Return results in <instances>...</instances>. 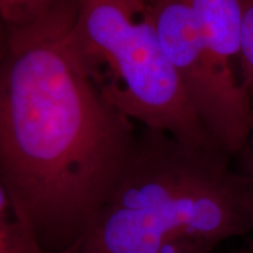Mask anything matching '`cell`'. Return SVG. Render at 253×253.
Here are the masks:
<instances>
[{
  "instance_id": "cell-6",
  "label": "cell",
  "mask_w": 253,
  "mask_h": 253,
  "mask_svg": "<svg viewBox=\"0 0 253 253\" xmlns=\"http://www.w3.org/2000/svg\"><path fill=\"white\" fill-rule=\"evenodd\" d=\"M207 45L226 67L238 61L244 0H186ZM235 71V69H233Z\"/></svg>"
},
{
  "instance_id": "cell-3",
  "label": "cell",
  "mask_w": 253,
  "mask_h": 253,
  "mask_svg": "<svg viewBox=\"0 0 253 253\" xmlns=\"http://www.w3.org/2000/svg\"><path fill=\"white\" fill-rule=\"evenodd\" d=\"M67 40L103 96L132 121L220 150L186 99L145 0H78Z\"/></svg>"
},
{
  "instance_id": "cell-13",
  "label": "cell",
  "mask_w": 253,
  "mask_h": 253,
  "mask_svg": "<svg viewBox=\"0 0 253 253\" xmlns=\"http://www.w3.org/2000/svg\"><path fill=\"white\" fill-rule=\"evenodd\" d=\"M252 134H253V131H252Z\"/></svg>"
},
{
  "instance_id": "cell-12",
  "label": "cell",
  "mask_w": 253,
  "mask_h": 253,
  "mask_svg": "<svg viewBox=\"0 0 253 253\" xmlns=\"http://www.w3.org/2000/svg\"><path fill=\"white\" fill-rule=\"evenodd\" d=\"M252 131H253V116H252Z\"/></svg>"
},
{
  "instance_id": "cell-11",
  "label": "cell",
  "mask_w": 253,
  "mask_h": 253,
  "mask_svg": "<svg viewBox=\"0 0 253 253\" xmlns=\"http://www.w3.org/2000/svg\"><path fill=\"white\" fill-rule=\"evenodd\" d=\"M145 1H147V4H149V2L151 1V0H145Z\"/></svg>"
},
{
  "instance_id": "cell-7",
  "label": "cell",
  "mask_w": 253,
  "mask_h": 253,
  "mask_svg": "<svg viewBox=\"0 0 253 253\" xmlns=\"http://www.w3.org/2000/svg\"><path fill=\"white\" fill-rule=\"evenodd\" d=\"M0 253H41V250L18 218L7 192L0 183Z\"/></svg>"
},
{
  "instance_id": "cell-9",
  "label": "cell",
  "mask_w": 253,
  "mask_h": 253,
  "mask_svg": "<svg viewBox=\"0 0 253 253\" xmlns=\"http://www.w3.org/2000/svg\"><path fill=\"white\" fill-rule=\"evenodd\" d=\"M210 253H253V244H250L245 248H240V249H236V250H231V251H226V252H210Z\"/></svg>"
},
{
  "instance_id": "cell-2",
  "label": "cell",
  "mask_w": 253,
  "mask_h": 253,
  "mask_svg": "<svg viewBox=\"0 0 253 253\" xmlns=\"http://www.w3.org/2000/svg\"><path fill=\"white\" fill-rule=\"evenodd\" d=\"M142 128L130 164L67 253H210L253 232V162Z\"/></svg>"
},
{
  "instance_id": "cell-8",
  "label": "cell",
  "mask_w": 253,
  "mask_h": 253,
  "mask_svg": "<svg viewBox=\"0 0 253 253\" xmlns=\"http://www.w3.org/2000/svg\"><path fill=\"white\" fill-rule=\"evenodd\" d=\"M240 84L253 99V0H244V17H243L242 36L239 50Z\"/></svg>"
},
{
  "instance_id": "cell-5",
  "label": "cell",
  "mask_w": 253,
  "mask_h": 253,
  "mask_svg": "<svg viewBox=\"0 0 253 253\" xmlns=\"http://www.w3.org/2000/svg\"><path fill=\"white\" fill-rule=\"evenodd\" d=\"M77 12L78 0H0V25L17 36H63Z\"/></svg>"
},
{
  "instance_id": "cell-4",
  "label": "cell",
  "mask_w": 253,
  "mask_h": 253,
  "mask_svg": "<svg viewBox=\"0 0 253 253\" xmlns=\"http://www.w3.org/2000/svg\"><path fill=\"white\" fill-rule=\"evenodd\" d=\"M164 52L199 121L224 153H243L252 135L253 106L237 79L207 45L186 0L148 4Z\"/></svg>"
},
{
  "instance_id": "cell-10",
  "label": "cell",
  "mask_w": 253,
  "mask_h": 253,
  "mask_svg": "<svg viewBox=\"0 0 253 253\" xmlns=\"http://www.w3.org/2000/svg\"><path fill=\"white\" fill-rule=\"evenodd\" d=\"M1 40H2V27L0 25V46H1Z\"/></svg>"
},
{
  "instance_id": "cell-1",
  "label": "cell",
  "mask_w": 253,
  "mask_h": 253,
  "mask_svg": "<svg viewBox=\"0 0 253 253\" xmlns=\"http://www.w3.org/2000/svg\"><path fill=\"white\" fill-rule=\"evenodd\" d=\"M2 32L0 183L41 253H67L121 182L138 131L103 96L68 34Z\"/></svg>"
}]
</instances>
